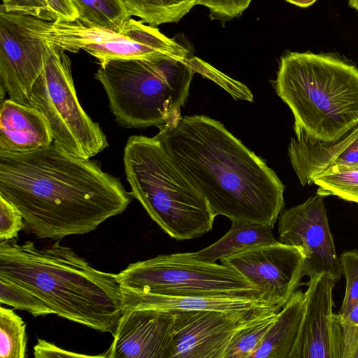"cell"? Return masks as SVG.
<instances>
[{
    "mask_svg": "<svg viewBox=\"0 0 358 358\" xmlns=\"http://www.w3.org/2000/svg\"><path fill=\"white\" fill-rule=\"evenodd\" d=\"M0 195L20 210L27 233L53 240L95 230L132 199L98 162L54 142L28 152H0Z\"/></svg>",
    "mask_w": 358,
    "mask_h": 358,
    "instance_id": "obj_1",
    "label": "cell"
},
{
    "mask_svg": "<svg viewBox=\"0 0 358 358\" xmlns=\"http://www.w3.org/2000/svg\"><path fill=\"white\" fill-rule=\"evenodd\" d=\"M159 129L156 138L216 216L274 227L285 206L283 184L221 122L179 113Z\"/></svg>",
    "mask_w": 358,
    "mask_h": 358,
    "instance_id": "obj_2",
    "label": "cell"
},
{
    "mask_svg": "<svg viewBox=\"0 0 358 358\" xmlns=\"http://www.w3.org/2000/svg\"><path fill=\"white\" fill-rule=\"evenodd\" d=\"M0 275L30 290L54 314L115 334L123 308L115 274L93 268L59 241L43 248L30 241H0Z\"/></svg>",
    "mask_w": 358,
    "mask_h": 358,
    "instance_id": "obj_3",
    "label": "cell"
},
{
    "mask_svg": "<svg viewBox=\"0 0 358 358\" xmlns=\"http://www.w3.org/2000/svg\"><path fill=\"white\" fill-rule=\"evenodd\" d=\"M297 139L333 142L358 125V69L331 55L287 52L275 81Z\"/></svg>",
    "mask_w": 358,
    "mask_h": 358,
    "instance_id": "obj_4",
    "label": "cell"
},
{
    "mask_svg": "<svg viewBox=\"0 0 358 358\" xmlns=\"http://www.w3.org/2000/svg\"><path fill=\"white\" fill-rule=\"evenodd\" d=\"M132 196L171 238L193 239L209 232L216 215L156 138L131 136L124 152Z\"/></svg>",
    "mask_w": 358,
    "mask_h": 358,
    "instance_id": "obj_5",
    "label": "cell"
},
{
    "mask_svg": "<svg viewBox=\"0 0 358 358\" xmlns=\"http://www.w3.org/2000/svg\"><path fill=\"white\" fill-rule=\"evenodd\" d=\"M187 59L152 57L100 63L95 78L111 112L127 128L159 127L180 113L196 73Z\"/></svg>",
    "mask_w": 358,
    "mask_h": 358,
    "instance_id": "obj_6",
    "label": "cell"
},
{
    "mask_svg": "<svg viewBox=\"0 0 358 358\" xmlns=\"http://www.w3.org/2000/svg\"><path fill=\"white\" fill-rule=\"evenodd\" d=\"M49 45L44 68L32 86L31 106L46 119L54 143L69 153L90 159L108 147L107 138L80 104L65 50Z\"/></svg>",
    "mask_w": 358,
    "mask_h": 358,
    "instance_id": "obj_7",
    "label": "cell"
},
{
    "mask_svg": "<svg viewBox=\"0 0 358 358\" xmlns=\"http://www.w3.org/2000/svg\"><path fill=\"white\" fill-rule=\"evenodd\" d=\"M115 276L122 289L155 294L262 293L232 267L196 259L189 252L160 255L132 263Z\"/></svg>",
    "mask_w": 358,
    "mask_h": 358,
    "instance_id": "obj_8",
    "label": "cell"
},
{
    "mask_svg": "<svg viewBox=\"0 0 358 358\" xmlns=\"http://www.w3.org/2000/svg\"><path fill=\"white\" fill-rule=\"evenodd\" d=\"M38 36L47 43L65 51L83 50L99 63L112 59L189 57V50L176 40L163 34L157 28L130 18L118 29H106L73 22H48Z\"/></svg>",
    "mask_w": 358,
    "mask_h": 358,
    "instance_id": "obj_9",
    "label": "cell"
},
{
    "mask_svg": "<svg viewBox=\"0 0 358 358\" xmlns=\"http://www.w3.org/2000/svg\"><path fill=\"white\" fill-rule=\"evenodd\" d=\"M49 21L0 8L1 94L31 106V91L41 73L50 45L38 36Z\"/></svg>",
    "mask_w": 358,
    "mask_h": 358,
    "instance_id": "obj_10",
    "label": "cell"
},
{
    "mask_svg": "<svg viewBox=\"0 0 358 358\" xmlns=\"http://www.w3.org/2000/svg\"><path fill=\"white\" fill-rule=\"evenodd\" d=\"M324 196L316 193L304 203L282 211L278 220L280 243L298 247L303 255V275L342 274L329 226Z\"/></svg>",
    "mask_w": 358,
    "mask_h": 358,
    "instance_id": "obj_11",
    "label": "cell"
},
{
    "mask_svg": "<svg viewBox=\"0 0 358 358\" xmlns=\"http://www.w3.org/2000/svg\"><path fill=\"white\" fill-rule=\"evenodd\" d=\"M220 262L254 284L267 300L282 306L304 276L301 250L280 241L249 248Z\"/></svg>",
    "mask_w": 358,
    "mask_h": 358,
    "instance_id": "obj_12",
    "label": "cell"
},
{
    "mask_svg": "<svg viewBox=\"0 0 358 358\" xmlns=\"http://www.w3.org/2000/svg\"><path fill=\"white\" fill-rule=\"evenodd\" d=\"M265 310L268 309L171 311L174 314L172 358H224L236 330L254 315Z\"/></svg>",
    "mask_w": 358,
    "mask_h": 358,
    "instance_id": "obj_13",
    "label": "cell"
},
{
    "mask_svg": "<svg viewBox=\"0 0 358 358\" xmlns=\"http://www.w3.org/2000/svg\"><path fill=\"white\" fill-rule=\"evenodd\" d=\"M173 321L171 311L124 307L104 358H172Z\"/></svg>",
    "mask_w": 358,
    "mask_h": 358,
    "instance_id": "obj_14",
    "label": "cell"
},
{
    "mask_svg": "<svg viewBox=\"0 0 358 358\" xmlns=\"http://www.w3.org/2000/svg\"><path fill=\"white\" fill-rule=\"evenodd\" d=\"M336 281L322 273L306 283L303 317L289 358H334L332 293Z\"/></svg>",
    "mask_w": 358,
    "mask_h": 358,
    "instance_id": "obj_15",
    "label": "cell"
},
{
    "mask_svg": "<svg viewBox=\"0 0 358 358\" xmlns=\"http://www.w3.org/2000/svg\"><path fill=\"white\" fill-rule=\"evenodd\" d=\"M124 307H146L167 311L217 310L247 312L281 309L284 306L267 300L264 294L169 296L122 289Z\"/></svg>",
    "mask_w": 358,
    "mask_h": 358,
    "instance_id": "obj_16",
    "label": "cell"
},
{
    "mask_svg": "<svg viewBox=\"0 0 358 358\" xmlns=\"http://www.w3.org/2000/svg\"><path fill=\"white\" fill-rule=\"evenodd\" d=\"M288 155L302 185L334 166H358V125L338 141L324 142L292 137Z\"/></svg>",
    "mask_w": 358,
    "mask_h": 358,
    "instance_id": "obj_17",
    "label": "cell"
},
{
    "mask_svg": "<svg viewBox=\"0 0 358 358\" xmlns=\"http://www.w3.org/2000/svg\"><path fill=\"white\" fill-rule=\"evenodd\" d=\"M52 143L48 123L38 108L10 99L1 102L0 152H28Z\"/></svg>",
    "mask_w": 358,
    "mask_h": 358,
    "instance_id": "obj_18",
    "label": "cell"
},
{
    "mask_svg": "<svg viewBox=\"0 0 358 358\" xmlns=\"http://www.w3.org/2000/svg\"><path fill=\"white\" fill-rule=\"evenodd\" d=\"M304 309V292L296 290L278 313L252 358H289L299 333Z\"/></svg>",
    "mask_w": 358,
    "mask_h": 358,
    "instance_id": "obj_19",
    "label": "cell"
},
{
    "mask_svg": "<svg viewBox=\"0 0 358 358\" xmlns=\"http://www.w3.org/2000/svg\"><path fill=\"white\" fill-rule=\"evenodd\" d=\"M272 227L257 223L232 222L228 232L210 245L194 252H189L196 259L215 263L249 248L278 242Z\"/></svg>",
    "mask_w": 358,
    "mask_h": 358,
    "instance_id": "obj_20",
    "label": "cell"
},
{
    "mask_svg": "<svg viewBox=\"0 0 358 358\" xmlns=\"http://www.w3.org/2000/svg\"><path fill=\"white\" fill-rule=\"evenodd\" d=\"M280 310L261 311L240 327L229 343L224 358H252Z\"/></svg>",
    "mask_w": 358,
    "mask_h": 358,
    "instance_id": "obj_21",
    "label": "cell"
},
{
    "mask_svg": "<svg viewBox=\"0 0 358 358\" xmlns=\"http://www.w3.org/2000/svg\"><path fill=\"white\" fill-rule=\"evenodd\" d=\"M131 15L156 27L178 22L198 5V0H123Z\"/></svg>",
    "mask_w": 358,
    "mask_h": 358,
    "instance_id": "obj_22",
    "label": "cell"
},
{
    "mask_svg": "<svg viewBox=\"0 0 358 358\" xmlns=\"http://www.w3.org/2000/svg\"><path fill=\"white\" fill-rule=\"evenodd\" d=\"M78 12V20L106 29H118L131 15L123 0H71Z\"/></svg>",
    "mask_w": 358,
    "mask_h": 358,
    "instance_id": "obj_23",
    "label": "cell"
},
{
    "mask_svg": "<svg viewBox=\"0 0 358 358\" xmlns=\"http://www.w3.org/2000/svg\"><path fill=\"white\" fill-rule=\"evenodd\" d=\"M317 193L358 203V166H332L315 177Z\"/></svg>",
    "mask_w": 358,
    "mask_h": 358,
    "instance_id": "obj_24",
    "label": "cell"
},
{
    "mask_svg": "<svg viewBox=\"0 0 358 358\" xmlns=\"http://www.w3.org/2000/svg\"><path fill=\"white\" fill-rule=\"evenodd\" d=\"M26 324L12 309L0 307V358H24Z\"/></svg>",
    "mask_w": 358,
    "mask_h": 358,
    "instance_id": "obj_25",
    "label": "cell"
},
{
    "mask_svg": "<svg viewBox=\"0 0 358 358\" xmlns=\"http://www.w3.org/2000/svg\"><path fill=\"white\" fill-rule=\"evenodd\" d=\"M334 358H355L358 352V302L348 315L334 314Z\"/></svg>",
    "mask_w": 358,
    "mask_h": 358,
    "instance_id": "obj_26",
    "label": "cell"
},
{
    "mask_svg": "<svg viewBox=\"0 0 358 358\" xmlns=\"http://www.w3.org/2000/svg\"><path fill=\"white\" fill-rule=\"evenodd\" d=\"M0 302L25 310L34 317L54 314L36 295L26 287L0 275Z\"/></svg>",
    "mask_w": 358,
    "mask_h": 358,
    "instance_id": "obj_27",
    "label": "cell"
},
{
    "mask_svg": "<svg viewBox=\"0 0 358 358\" xmlns=\"http://www.w3.org/2000/svg\"><path fill=\"white\" fill-rule=\"evenodd\" d=\"M338 259L346 285L343 303L338 313L345 317L358 302V250L345 251Z\"/></svg>",
    "mask_w": 358,
    "mask_h": 358,
    "instance_id": "obj_28",
    "label": "cell"
},
{
    "mask_svg": "<svg viewBox=\"0 0 358 358\" xmlns=\"http://www.w3.org/2000/svg\"><path fill=\"white\" fill-rule=\"evenodd\" d=\"M187 62L196 73L216 82L235 99L252 101L253 96L246 86L217 71L207 62L194 56L188 57Z\"/></svg>",
    "mask_w": 358,
    "mask_h": 358,
    "instance_id": "obj_29",
    "label": "cell"
},
{
    "mask_svg": "<svg viewBox=\"0 0 358 358\" xmlns=\"http://www.w3.org/2000/svg\"><path fill=\"white\" fill-rule=\"evenodd\" d=\"M25 226L20 210L0 195V241L17 237L19 232L24 229Z\"/></svg>",
    "mask_w": 358,
    "mask_h": 358,
    "instance_id": "obj_30",
    "label": "cell"
},
{
    "mask_svg": "<svg viewBox=\"0 0 358 358\" xmlns=\"http://www.w3.org/2000/svg\"><path fill=\"white\" fill-rule=\"evenodd\" d=\"M252 0H198L210 10L211 19L226 21L240 16Z\"/></svg>",
    "mask_w": 358,
    "mask_h": 358,
    "instance_id": "obj_31",
    "label": "cell"
},
{
    "mask_svg": "<svg viewBox=\"0 0 358 358\" xmlns=\"http://www.w3.org/2000/svg\"><path fill=\"white\" fill-rule=\"evenodd\" d=\"M1 6L6 12L18 13L55 22L43 0H2Z\"/></svg>",
    "mask_w": 358,
    "mask_h": 358,
    "instance_id": "obj_32",
    "label": "cell"
},
{
    "mask_svg": "<svg viewBox=\"0 0 358 358\" xmlns=\"http://www.w3.org/2000/svg\"><path fill=\"white\" fill-rule=\"evenodd\" d=\"M34 355L36 358H57V357H82V358H104L101 355H87L65 350L55 344L45 340L38 338L37 343L34 346Z\"/></svg>",
    "mask_w": 358,
    "mask_h": 358,
    "instance_id": "obj_33",
    "label": "cell"
},
{
    "mask_svg": "<svg viewBox=\"0 0 358 358\" xmlns=\"http://www.w3.org/2000/svg\"><path fill=\"white\" fill-rule=\"evenodd\" d=\"M55 22H73L78 12L71 0H43Z\"/></svg>",
    "mask_w": 358,
    "mask_h": 358,
    "instance_id": "obj_34",
    "label": "cell"
},
{
    "mask_svg": "<svg viewBox=\"0 0 358 358\" xmlns=\"http://www.w3.org/2000/svg\"><path fill=\"white\" fill-rule=\"evenodd\" d=\"M295 6L306 8L313 4L317 0H285Z\"/></svg>",
    "mask_w": 358,
    "mask_h": 358,
    "instance_id": "obj_35",
    "label": "cell"
},
{
    "mask_svg": "<svg viewBox=\"0 0 358 358\" xmlns=\"http://www.w3.org/2000/svg\"><path fill=\"white\" fill-rule=\"evenodd\" d=\"M348 3L352 8L358 10V0H348Z\"/></svg>",
    "mask_w": 358,
    "mask_h": 358,
    "instance_id": "obj_36",
    "label": "cell"
},
{
    "mask_svg": "<svg viewBox=\"0 0 358 358\" xmlns=\"http://www.w3.org/2000/svg\"><path fill=\"white\" fill-rule=\"evenodd\" d=\"M355 358H358V352L357 353Z\"/></svg>",
    "mask_w": 358,
    "mask_h": 358,
    "instance_id": "obj_37",
    "label": "cell"
}]
</instances>
